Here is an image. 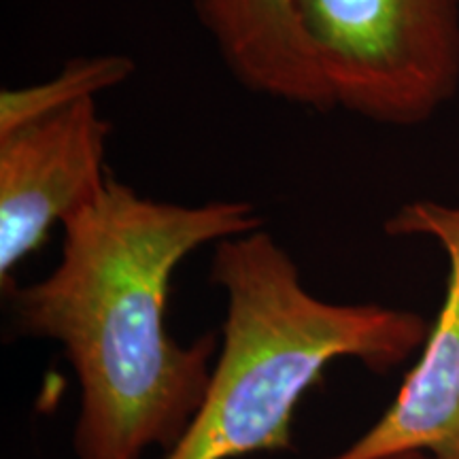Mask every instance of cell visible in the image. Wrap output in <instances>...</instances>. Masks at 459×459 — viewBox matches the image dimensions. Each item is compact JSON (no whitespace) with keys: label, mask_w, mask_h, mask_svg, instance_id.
I'll use <instances>...</instances> for the list:
<instances>
[{"label":"cell","mask_w":459,"mask_h":459,"mask_svg":"<svg viewBox=\"0 0 459 459\" xmlns=\"http://www.w3.org/2000/svg\"><path fill=\"white\" fill-rule=\"evenodd\" d=\"M264 226L245 200L177 204L108 179L62 230L48 277L11 285V324L62 344L82 389L77 459H141L170 451L203 404L217 336L179 344L166 330L170 279L200 247Z\"/></svg>","instance_id":"1"},{"label":"cell","mask_w":459,"mask_h":459,"mask_svg":"<svg viewBox=\"0 0 459 459\" xmlns=\"http://www.w3.org/2000/svg\"><path fill=\"white\" fill-rule=\"evenodd\" d=\"M211 281L226 296L221 347L203 404L166 459H237L291 446L298 402L336 359L392 370L426 342L421 315L321 300L266 230L221 240Z\"/></svg>","instance_id":"2"},{"label":"cell","mask_w":459,"mask_h":459,"mask_svg":"<svg viewBox=\"0 0 459 459\" xmlns=\"http://www.w3.org/2000/svg\"><path fill=\"white\" fill-rule=\"evenodd\" d=\"M334 108L415 128L459 91V0H300Z\"/></svg>","instance_id":"3"},{"label":"cell","mask_w":459,"mask_h":459,"mask_svg":"<svg viewBox=\"0 0 459 459\" xmlns=\"http://www.w3.org/2000/svg\"><path fill=\"white\" fill-rule=\"evenodd\" d=\"M111 124L99 102L85 100L68 111L0 136V287L15 285V268L102 196Z\"/></svg>","instance_id":"4"},{"label":"cell","mask_w":459,"mask_h":459,"mask_svg":"<svg viewBox=\"0 0 459 459\" xmlns=\"http://www.w3.org/2000/svg\"><path fill=\"white\" fill-rule=\"evenodd\" d=\"M385 232L440 245L449 264L443 307L389 409L330 459H383L404 451L459 459V204L412 200L389 217Z\"/></svg>","instance_id":"5"},{"label":"cell","mask_w":459,"mask_h":459,"mask_svg":"<svg viewBox=\"0 0 459 459\" xmlns=\"http://www.w3.org/2000/svg\"><path fill=\"white\" fill-rule=\"evenodd\" d=\"M194 11L240 88L291 107L334 108L300 0H194Z\"/></svg>","instance_id":"6"},{"label":"cell","mask_w":459,"mask_h":459,"mask_svg":"<svg viewBox=\"0 0 459 459\" xmlns=\"http://www.w3.org/2000/svg\"><path fill=\"white\" fill-rule=\"evenodd\" d=\"M134 71V60L128 56L99 54L73 57L41 83L4 88L0 91V136L68 111L79 102L99 99L102 91L128 82Z\"/></svg>","instance_id":"7"},{"label":"cell","mask_w":459,"mask_h":459,"mask_svg":"<svg viewBox=\"0 0 459 459\" xmlns=\"http://www.w3.org/2000/svg\"><path fill=\"white\" fill-rule=\"evenodd\" d=\"M383 459H436V457L423 451H404V453H394V455H387Z\"/></svg>","instance_id":"8"}]
</instances>
